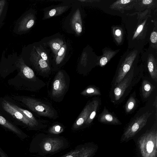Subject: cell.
Segmentation results:
<instances>
[{"mask_svg":"<svg viewBox=\"0 0 157 157\" xmlns=\"http://www.w3.org/2000/svg\"><path fill=\"white\" fill-rule=\"evenodd\" d=\"M15 64L18 73L7 81L8 84L13 89L36 92L46 85L45 83L37 77L33 70L25 64L22 58Z\"/></svg>","mask_w":157,"mask_h":157,"instance_id":"1","label":"cell"},{"mask_svg":"<svg viewBox=\"0 0 157 157\" xmlns=\"http://www.w3.org/2000/svg\"><path fill=\"white\" fill-rule=\"evenodd\" d=\"M10 96L21 106L39 116L54 119L58 117L57 111L48 101L26 96L13 95Z\"/></svg>","mask_w":157,"mask_h":157,"instance_id":"2","label":"cell"},{"mask_svg":"<svg viewBox=\"0 0 157 157\" xmlns=\"http://www.w3.org/2000/svg\"><path fill=\"white\" fill-rule=\"evenodd\" d=\"M0 113L16 125L28 128L36 126L11 105L7 96L0 97Z\"/></svg>","mask_w":157,"mask_h":157,"instance_id":"3","label":"cell"},{"mask_svg":"<svg viewBox=\"0 0 157 157\" xmlns=\"http://www.w3.org/2000/svg\"><path fill=\"white\" fill-rule=\"evenodd\" d=\"M70 81V77L65 71H58L52 80L49 92L51 99L56 102L62 101L68 91Z\"/></svg>","mask_w":157,"mask_h":157,"instance_id":"4","label":"cell"},{"mask_svg":"<svg viewBox=\"0 0 157 157\" xmlns=\"http://www.w3.org/2000/svg\"><path fill=\"white\" fill-rule=\"evenodd\" d=\"M138 143L142 157H157V133L153 131L143 135Z\"/></svg>","mask_w":157,"mask_h":157,"instance_id":"5","label":"cell"},{"mask_svg":"<svg viewBox=\"0 0 157 157\" xmlns=\"http://www.w3.org/2000/svg\"><path fill=\"white\" fill-rule=\"evenodd\" d=\"M151 113L147 112L137 117L128 126L123 134L124 140L134 136L146 125Z\"/></svg>","mask_w":157,"mask_h":157,"instance_id":"6","label":"cell"},{"mask_svg":"<svg viewBox=\"0 0 157 157\" xmlns=\"http://www.w3.org/2000/svg\"><path fill=\"white\" fill-rule=\"evenodd\" d=\"M30 60L38 74L44 77H48L51 74L50 66L36 52L33 47L30 53Z\"/></svg>","mask_w":157,"mask_h":157,"instance_id":"7","label":"cell"},{"mask_svg":"<svg viewBox=\"0 0 157 157\" xmlns=\"http://www.w3.org/2000/svg\"><path fill=\"white\" fill-rule=\"evenodd\" d=\"M135 77L133 71L132 69L130 71H129L120 82L116 85L114 90L116 100H119L123 96L129 86L133 82Z\"/></svg>","mask_w":157,"mask_h":157,"instance_id":"8","label":"cell"},{"mask_svg":"<svg viewBox=\"0 0 157 157\" xmlns=\"http://www.w3.org/2000/svg\"><path fill=\"white\" fill-rule=\"evenodd\" d=\"M136 55V52L133 51L125 58L119 69L115 82V86L120 82L129 71Z\"/></svg>","mask_w":157,"mask_h":157,"instance_id":"9","label":"cell"},{"mask_svg":"<svg viewBox=\"0 0 157 157\" xmlns=\"http://www.w3.org/2000/svg\"><path fill=\"white\" fill-rule=\"evenodd\" d=\"M63 145V142L62 140L56 138H48L44 140L41 147L45 152H52L60 149Z\"/></svg>","mask_w":157,"mask_h":157,"instance_id":"10","label":"cell"},{"mask_svg":"<svg viewBox=\"0 0 157 157\" xmlns=\"http://www.w3.org/2000/svg\"><path fill=\"white\" fill-rule=\"evenodd\" d=\"M0 125L5 129L12 132L21 139H23L27 136L17 125L7 120L0 113Z\"/></svg>","mask_w":157,"mask_h":157,"instance_id":"11","label":"cell"},{"mask_svg":"<svg viewBox=\"0 0 157 157\" xmlns=\"http://www.w3.org/2000/svg\"><path fill=\"white\" fill-rule=\"evenodd\" d=\"M92 104V101H90L86 104L74 122L73 126V129H78L85 124L89 115Z\"/></svg>","mask_w":157,"mask_h":157,"instance_id":"12","label":"cell"},{"mask_svg":"<svg viewBox=\"0 0 157 157\" xmlns=\"http://www.w3.org/2000/svg\"><path fill=\"white\" fill-rule=\"evenodd\" d=\"M7 96L9 101L14 107L19 111L36 126L38 125L39 124L38 120L35 118L30 111L20 106L10 96Z\"/></svg>","mask_w":157,"mask_h":157,"instance_id":"13","label":"cell"},{"mask_svg":"<svg viewBox=\"0 0 157 157\" xmlns=\"http://www.w3.org/2000/svg\"><path fill=\"white\" fill-rule=\"evenodd\" d=\"M35 18L33 14L30 13L25 16L20 21L18 28L19 32L25 31L34 25Z\"/></svg>","mask_w":157,"mask_h":157,"instance_id":"14","label":"cell"},{"mask_svg":"<svg viewBox=\"0 0 157 157\" xmlns=\"http://www.w3.org/2000/svg\"><path fill=\"white\" fill-rule=\"evenodd\" d=\"M71 23L73 29L78 34L82 32V21L80 12L78 9L74 13L71 20Z\"/></svg>","mask_w":157,"mask_h":157,"instance_id":"15","label":"cell"},{"mask_svg":"<svg viewBox=\"0 0 157 157\" xmlns=\"http://www.w3.org/2000/svg\"><path fill=\"white\" fill-rule=\"evenodd\" d=\"M99 120L103 123L113 124H121L119 120L112 114L105 110L102 113L99 117Z\"/></svg>","mask_w":157,"mask_h":157,"instance_id":"16","label":"cell"},{"mask_svg":"<svg viewBox=\"0 0 157 157\" xmlns=\"http://www.w3.org/2000/svg\"><path fill=\"white\" fill-rule=\"evenodd\" d=\"M148 70L151 78L157 82V63L155 58L151 56L147 61Z\"/></svg>","mask_w":157,"mask_h":157,"instance_id":"17","label":"cell"},{"mask_svg":"<svg viewBox=\"0 0 157 157\" xmlns=\"http://www.w3.org/2000/svg\"><path fill=\"white\" fill-rule=\"evenodd\" d=\"M154 89V86L148 80H144L142 84V93L144 98H146L151 94Z\"/></svg>","mask_w":157,"mask_h":157,"instance_id":"18","label":"cell"},{"mask_svg":"<svg viewBox=\"0 0 157 157\" xmlns=\"http://www.w3.org/2000/svg\"><path fill=\"white\" fill-rule=\"evenodd\" d=\"M48 44L51 48L56 57L58 52L63 45V42L61 39L56 38L49 41L48 43Z\"/></svg>","mask_w":157,"mask_h":157,"instance_id":"19","label":"cell"},{"mask_svg":"<svg viewBox=\"0 0 157 157\" xmlns=\"http://www.w3.org/2000/svg\"><path fill=\"white\" fill-rule=\"evenodd\" d=\"M68 7V6H60L52 9L46 13L44 17L48 18L60 15L65 11Z\"/></svg>","mask_w":157,"mask_h":157,"instance_id":"20","label":"cell"},{"mask_svg":"<svg viewBox=\"0 0 157 157\" xmlns=\"http://www.w3.org/2000/svg\"><path fill=\"white\" fill-rule=\"evenodd\" d=\"M92 104L91 110L89 115L85 124H90L94 118L96 114L99 105V102L97 100H94L92 101Z\"/></svg>","mask_w":157,"mask_h":157,"instance_id":"21","label":"cell"},{"mask_svg":"<svg viewBox=\"0 0 157 157\" xmlns=\"http://www.w3.org/2000/svg\"><path fill=\"white\" fill-rule=\"evenodd\" d=\"M81 94L83 96L100 95L101 94L99 90L96 87L93 86H89L86 88L82 91Z\"/></svg>","mask_w":157,"mask_h":157,"instance_id":"22","label":"cell"},{"mask_svg":"<svg viewBox=\"0 0 157 157\" xmlns=\"http://www.w3.org/2000/svg\"><path fill=\"white\" fill-rule=\"evenodd\" d=\"M66 50V45L64 44L59 49L56 57L55 62L56 65H59L62 62L65 55Z\"/></svg>","mask_w":157,"mask_h":157,"instance_id":"23","label":"cell"},{"mask_svg":"<svg viewBox=\"0 0 157 157\" xmlns=\"http://www.w3.org/2000/svg\"><path fill=\"white\" fill-rule=\"evenodd\" d=\"M84 147L73 151L63 156L62 157H85Z\"/></svg>","mask_w":157,"mask_h":157,"instance_id":"24","label":"cell"},{"mask_svg":"<svg viewBox=\"0 0 157 157\" xmlns=\"http://www.w3.org/2000/svg\"><path fill=\"white\" fill-rule=\"evenodd\" d=\"M136 104L135 99L133 97H130L126 102L125 110L127 113L131 112L135 107Z\"/></svg>","mask_w":157,"mask_h":157,"instance_id":"25","label":"cell"},{"mask_svg":"<svg viewBox=\"0 0 157 157\" xmlns=\"http://www.w3.org/2000/svg\"><path fill=\"white\" fill-rule=\"evenodd\" d=\"M33 47L36 52L40 57L50 66L48 56L45 51L40 47H36L34 46Z\"/></svg>","mask_w":157,"mask_h":157,"instance_id":"26","label":"cell"},{"mask_svg":"<svg viewBox=\"0 0 157 157\" xmlns=\"http://www.w3.org/2000/svg\"><path fill=\"white\" fill-rule=\"evenodd\" d=\"M63 131V127L60 125L56 124L52 126L49 129L50 133L58 134L61 133Z\"/></svg>","mask_w":157,"mask_h":157,"instance_id":"27","label":"cell"},{"mask_svg":"<svg viewBox=\"0 0 157 157\" xmlns=\"http://www.w3.org/2000/svg\"><path fill=\"white\" fill-rule=\"evenodd\" d=\"M113 53H110L107 55L105 54V55L103 56L100 59L99 61L100 65L102 67L105 65L111 57L113 56Z\"/></svg>","mask_w":157,"mask_h":157,"instance_id":"28","label":"cell"},{"mask_svg":"<svg viewBox=\"0 0 157 157\" xmlns=\"http://www.w3.org/2000/svg\"><path fill=\"white\" fill-rule=\"evenodd\" d=\"M145 23L144 22L138 26L133 36V39L136 38L142 31Z\"/></svg>","mask_w":157,"mask_h":157,"instance_id":"29","label":"cell"},{"mask_svg":"<svg viewBox=\"0 0 157 157\" xmlns=\"http://www.w3.org/2000/svg\"><path fill=\"white\" fill-rule=\"evenodd\" d=\"M150 40L153 43H156L157 40V33L156 32L154 31L151 34L150 36Z\"/></svg>","mask_w":157,"mask_h":157,"instance_id":"30","label":"cell"},{"mask_svg":"<svg viewBox=\"0 0 157 157\" xmlns=\"http://www.w3.org/2000/svg\"><path fill=\"white\" fill-rule=\"evenodd\" d=\"M85 56L86 54H83L80 61V64L84 67H86L87 64L86 58Z\"/></svg>","mask_w":157,"mask_h":157,"instance_id":"31","label":"cell"},{"mask_svg":"<svg viewBox=\"0 0 157 157\" xmlns=\"http://www.w3.org/2000/svg\"><path fill=\"white\" fill-rule=\"evenodd\" d=\"M6 3V1L5 0H0V16L3 11L5 5Z\"/></svg>","mask_w":157,"mask_h":157,"instance_id":"32","label":"cell"},{"mask_svg":"<svg viewBox=\"0 0 157 157\" xmlns=\"http://www.w3.org/2000/svg\"><path fill=\"white\" fill-rule=\"evenodd\" d=\"M114 34L116 37H120L121 35V30L119 29H116L114 32Z\"/></svg>","mask_w":157,"mask_h":157,"instance_id":"33","label":"cell"},{"mask_svg":"<svg viewBox=\"0 0 157 157\" xmlns=\"http://www.w3.org/2000/svg\"><path fill=\"white\" fill-rule=\"evenodd\" d=\"M0 157H8L7 154L0 147Z\"/></svg>","mask_w":157,"mask_h":157,"instance_id":"34","label":"cell"},{"mask_svg":"<svg viewBox=\"0 0 157 157\" xmlns=\"http://www.w3.org/2000/svg\"><path fill=\"white\" fill-rule=\"evenodd\" d=\"M153 1L152 0H143L142 2L145 5H147L151 3Z\"/></svg>","mask_w":157,"mask_h":157,"instance_id":"35","label":"cell"}]
</instances>
